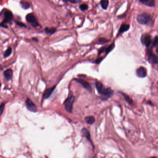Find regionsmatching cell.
Masks as SVG:
<instances>
[{"label":"cell","instance_id":"obj_1","mask_svg":"<svg viewBox=\"0 0 158 158\" xmlns=\"http://www.w3.org/2000/svg\"><path fill=\"white\" fill-rule=\"evenodd\" d=\"M95 85L98 93L101 95L100 98L102 101H106L113 96L114 91L110 88H105L100 82H96Z\"/></svg>","mask_w":158,"mask_h":158},{"label":"cell","instance_id":"obj_2","mask_svg":"<svg viewBox=\"0 0 158 158\" xmlns=\"http://www.w3.org/2000/svg\"><path fill=\"white\" fill-rule=\"evenodd\" d=\"M137 21L141 25H150L152 22V18L150 14L147 13H143L137 16Z\"/></svg>","mask_w":158,"mask_h":158},{"label":"cell","instance_id":"obj_3","mask_svg":"<svg viewBox=\"0 0 158 158\" xmlns=\"http://www.w3.org/2000/svg\"><path fill=\"white\" fill-rule=\"evenodd\" d=\"M2 12L4 17V19L2 23L0 24V26L5 28H7L5 24L7 23L10 22L13 19V15L11 12L6 9H4Z\"/></svg>","mask_w":158,"mask_h":158},{"label":"cell","instance_id":"obj_4","mask_svg":"<svg viewBox=\"0 0 158 158\" xmlns=\"http://www.w3.org/2000/svg\"><path fill=\"white\" fill-rule=\"evenodd\" d=\"M75 101V97L72 96L69 97L65 101L64 105L65 110L69 113H72V106Z\"/></svg>","mask_w":158,"mask_h":158},{"label":"cell","instance_id":"obj_5","mask_svg":"<svg viewBox=\"0 0 158 158\" xmlns=\"http://www.w3.org/2000/svg\"><path fill=\"white\" fill-rule=\"evenodd\" d=\"M26 19L27 21L30 23L33 27H38L40 26L39 23L34 14H29L26 16Z\"/></svg>","mask_w":158,"mask_h":158},{"label":"cell","instance_id":"obj_6","mask_svg":"<svg viewBox=\"0 0 158 158\" xmlns=\"http://www.w3.org/2000/svg\"><path fill=\"white\" fill-rule=\"evenodd\" d=\"M141 41L143 45L146 47H149L152 43L151 37L150 35L147 34H142L141 38Z\"/></svg>","mask_w":158,"mask_h":158},{"label":"cell","instance_id":"obj_7","mask_svg":"<svg viewBox=\"0 0 158 158\" xmlns=\"http://www.w3.org/2000/svg\"><path fill=\"white\" fill-rule=\"evenodd\" d=\"M26 105L27 108L28 110L33 112H36L37 111V108L36 107L34 103L32 101V100L29 98H28L26 101Z\"/></svg>","mask_w":158,"mask_h":158},{"label":"cell","instance_id":"obj_8","mask_svg":"<svg viewBox=\"0 0 158 158\" xmlns=\"http://www.w3.org/2000/svg\"><path fill=\"white\" fill-rule=\"evenodd\" d=\"M74 80H75L76 82L79 83L80 85H82V86L85 88V89H86L90 92H91L92 91V88L90 85L89 84V83H88L86 81L81 79H74Z\"/></svg>","mask_w":158,"mask_h":158},{"label":"cell","instance_id":"obj_9","mask_svg":"<svg viewBox=\"0 0 158 158\" xmlns=\"http://www.w3.org/2000/svg\"><path fill=\"white\" fill-rule=\"evenodd\" d=\"M136 75L139 78H144L147 76V70L143 67H140L137 69Z\"/></svg>","mask_w":158,"mask_h":158},{"label":"cell","instance_id":"obj_10","mask_svg":"<svg viewBox=\"0 0 158 158\" xmlns=\"http://www.w3.org/2000/svg\"><path fill=\"white\" fill-rule=\"evenodd\" d=\"M148 60L150 63L154 65H157L158 63V57L151 51L149 52L148 54Z\"/></svg>","mask_w":158,"mask_h":158},{"label":"cell","instance_id":"obj_11","mask_svg":"<svg viewBox=\"0 0 158 158\" xmlns=\"http://www.w3.org/2000/svg\"><path fill=\"white\" fill-rule=\"evenodd\" d=\"M81 133H82V134L83 136L85 137L87 139V140H88L90 142V143L92 145V147L94 148V145H93V143H92V141L91 140L90 133L89 131V130L87 129L86 128H83L82 131H81Z\"/></svg>","mask_w":158,"mask_h":158},{"label":"cell","instance_id":"obj_12","mask_svg":"<svg viewBox=\"0 0 158 158\" xmlns=\"http://www.w3.org/2000/svg\"><path fill=\"white\" fill-rule=\"evenodd\" d=\"M55 88H56V86H53L51 88H49V89H47V90H46L44 92L43 96V98L45 99H46L48 98L51 96V94H52L53 91L55 90Z\"/></svg>","mask_w":158,"mask_h":158},{"label":"cell","instance_id":"obj_13","mask_svg":"<svg viewBox=\"0 0 158 158\" xmlns=\"http://www.w3.org/2000/svg\"><path fill=\"white\" fill-rule=\"evenodd\" d=\"M3 75L7 81L12 79L13 76V72L11 69H7L3 72Z\"/></svg>","mask_w":158,"mask_h":158},{"label":"cell","instance_id":"obj_14","mask_svg":"<svg viewBox=\"0 0 158 158\" xmlns=\"http://www.w3.org/2000/svg\"><path fill=\"white\" fill-rule=\"evenodd\" d=\"M140 1L146 6L150 7L155 6V1L154 0H140Z\"/></svg>","mask_w":158,"mask_h":158},{"label":"cell","instance_id":"obj_15","mask_svg":"<svg viewBox=\"0 0 158 158\" xmlns=\"http://www.w3.org/2000/svg\"><path fill=\"white\" fill-rule=\"evenodd\" d=\"M130 28L129 25L126 24H123L121 26V27L119 29V32L120 34H122L124 32L128 31Z\"/></svg>","mask_w":158,"mask_h":158},{"label":"cell","instance_id":"obj_16","mask_svg":"<svg viewBox=\"0 0 158 158\" xmlns=\"http://www.w3.org/2000/svg\"><path fill=\"white\" fill-rule=\"evenodd\" d=\"M85 121L88 124L92 125L95 122V119L92 116H88L85 118Z\"/></svg>","mask_w":158,"mask_h":158},{"label":"cell","instance_id":"obj_17","mask_svg":"<svg viewBox=\"0 0 158 158\" xmlns=\"http://www.w3.org/2000/svg\"><path fill=\"white\" fill-rule=\"evenodd\" d=\"M123 96H124L126 101H127V102L129 104H132L133 103V100L131 99L130 98V97L128 95H127L126 94L124 93H123V92H120Z\"/></svg>","mask_w":158,"mask_h":158},{"label":"cell","instance_id":"obj_18","mask_svg":"<svg viewBox=\"0 0 158 158\" xmlns=\"http://www.w3.org/2000/svg\"><path fill=\"white\" fill-rule=\"evenodd\" d=\"M100 5L102 9L106 10L107 9L108 5V1L107 0H102L100 2Z\"/></svg>","mask_w":158,"mask_h":158},{"label":"cell","instance_id":"obj_19","mask_svg":"<svg viewBox=\"0 0 158 158\" xmlns=\"http://www.w3.org/2000/svg\"><path fill=\"white\" fill-rule=\"evenodd\" d=\"M45 31L46 34H53L55 33L56 31V29L54 28H46L45 29Z\"/></svg>","mask_w":158,"mask_h":158},{"label":"cell","instance_id":"obj_20","mask_svg":"<svg viewBox=\"0 0 158 158\" xmlns=\"http://www.w3.org/2000/svg\"><path fill=\"white\" fill-rule=\"evenodd\" d=\"M20 4L22 6V7L23 8L25 9H27L29 8L30 7V4L28 3V2H26V1H21L20 2Z\"/></svg>","mask_w":158,"mask_h":158},{"label":"cell","instance_id":"obj_21","mask_svg":"<svg viewBox=\"0 0 158 158\" xmlns=\"http://www.w3.org/2000/svg\"><path fill=\"white\" fill-rule=\"evenodd\" d=\"M12 51V49L11 48L8 47L7 49V50L5 51V53L4 54V57H7L9 56L10 55V54H11Z\"/></svg>","mask_w":158,"mask_h":158},{"label":"cell","instance_id":"obj_22","mask_svg":"<svg viewBox=\"0 0 158 158\" xmlns=\"http://www.w3.org/2000/svg\"><path fill=\"white\" fill-rule=\"evenodd\" d=\"M115 47V43H113L111 45L108 46L107 47H106V50H105V52L106 54H108L110 51H112L114 49Z\"/></svg>","mask_w":158,"mask_h":158},{"label":"cell","instance_id":"obj_23","mask_svg":"<svg viewBox=\"0 0 158 158\" xmlns=\"http://www.w3.org/2000/svg\"><path fill=\"white\" fill-rule=\"evenodd\" d=\"M80 9L82 11H85V10H87L88 8V6L86 4H83L79 6Z\"/></svg>","mask_w":158,"mask_h":158},{"label":"cell","instance_id":"obj_24","mask_svg":"<svg viewBox=\"0 0 158 158\" xmlns=\"http://www.w3.org/2000/svg\"><path fill=\"white\" fill-rule=\"evenodd\" d=\"M158 37H157V36H156L155 37V38L152 41V43H151L152 47L157 46L158 45Z\"/></svg>","mask_w":158,"mask_h":158},{"label":"cell","instance_id":"obj_25","mask_svg":"<svg viewBox=\"0 0 158 158\" xmlns=\"http://www.w3.org/2000/svg\"><path fill=\"white\" fill-rule=\"evenodd\" d=\"M108 41H109V40L106 39H104V38H100L98 40V44H102L106 43H107V42H108Z\"/></svg>","mask_w":158,"mask_h":158},{"label":"cell","instance_id":"obj_26","mask_svg":"<svg viewBox=\"0 0 158 158\" xmlns=\"http://www.w3.org/2000/svg\"><path fill=\"white\" fill-rule=\"evenodd\" d=\"M4 107H5V104L4 103H2L0 105V115H1V114L3 113Z\"/></svg>","mask_w":158,"mask_h":158},{"label":"cell","instance_id":"obj_27","mask_svg":"<svg viewBox=\"0 0 158 158\" xmlns=\"http://www.w3.org/2000/svg\"><path fill=\"white\" fill-rule=\"evenodd\" d=\"M68 1L70 2L71 3H74V4H76V3H79L81 2V0H69Z\"/></svg>","mask_w":158,"mask_h":158},{"label":"cell","instance_id":"obj_28","mask_svg":"<svg viewBox=\"0 0 158 158\" xmlns=\"http://www.w3.org/2000/svg\"><path fill=\"white\" fill-rule=\"evenodd\" d=\"M16 24L18 26H19L20 27H23V28H26V26L25 24L23 23L19 22H16Z\"/></svg>","mask_w":158,"mask_h":158},{"label":"cell","instance_id":"obj_29","mask_svg":"<svg viewBox=\"0 0 158 158\" xmlns=\"http://www.w3.org/2000/svg\"><path fill=\"white\" fill-rule=\"evenodd\" d=\"M106 47L105 46V47H103L101 48L99 50V51L98 55H100L101 53H102L103 52H105V50H106Z\"/></svg>","mask_w":158,"mask_h":158},{"label":"cell","instance_id":"obj_30","mask_svg":"<svg viewBox=\"0 0 158 158\" xmlns=\"http://www.w3.org/2000/svg\"><path fill=\"white\" fill-rule=\"evenodd\" d=\"M147 103L148 104H149V105H152V106H153V105L152 104V103L151 102H147Z\"/></svg>","mask_w":158,"mask_h":158},{"label":"cell","instance_id":"obj_31","mask_svg":"<svg viewBox=\"0 0 158 158\" xmlns=\"http://www.w3.org/2000/svg\"><path fill=\"white\" fill-rule=\"evenodd\" d=\"M32 40H34V41H36V42H38V39H37V38H32Z\"/></svg>","mask_w":158,"mask_h":158},{"label":"cell","instance_id":"obj_32","mask_svg":"<svg viewBox=\"0 0 158 158\" xmlns=\"http://www.w3.org/2000/svg\"><path fill=\"white\" fill-rule=\"evenodd\" d=\"M157 158V157H156V156H155V157H151V158Z\"/></svg>","mask_w":158,"mask_h":158},{"label":"cell","instance_id":"obj_33","mask_svg":"<svg viewBox=\"0 0 158 158\" xmlns=\"http://www.w3.org/2000/svg\"><path fill=\"white\" fill-rule=\"evenodd\" d=\"M0 86H1V85H0Z\"/></svg>","mask_w":158,"mask_h":158},{"label":"cell","instance_id":"obj_34","mask_svg":"<svg viewBox=\"0 0 158 158\" xmlns=\"http://www.w3.org/2000/svg\"><path fill=\"white\" fill-rule=\"evenodd\" d=\"M0 68H1V67H0Z\"/></svg>","mask_w":158,"mask_h":158}]
</instances>
